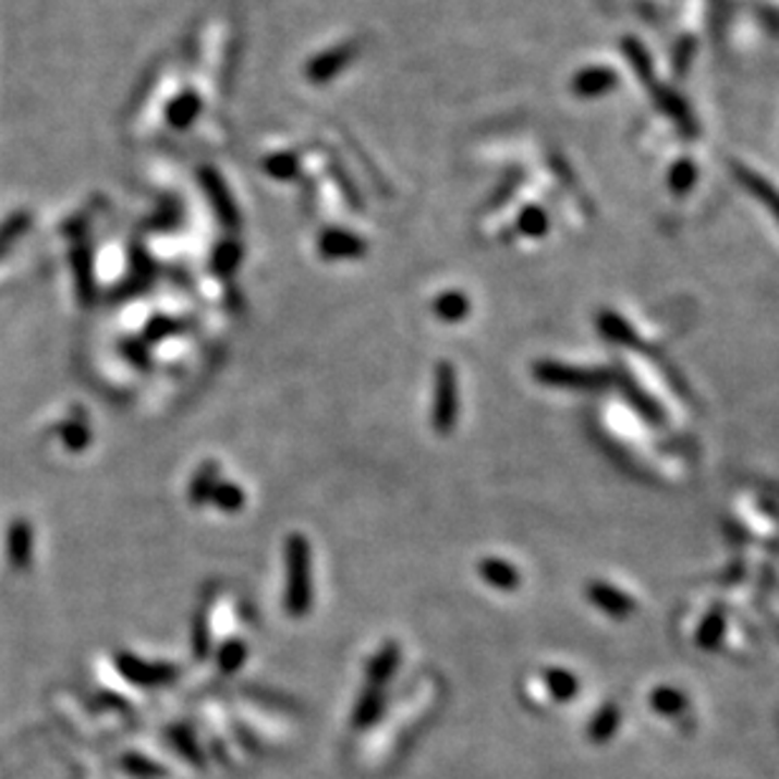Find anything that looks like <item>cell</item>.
Wrapping results in <instances>:
<instances>
[{
    "mask_svg": "<svg viewBox=\"0 0 779 779\" xmlns=\"http://www.w3.org/2000/svg\"><path fill=\"white\" fill-rule=\"evenodd\" d=\"M287 552V597L283 608L291 618H304L312 608V549L302 534H291L283 545Z\"/></svg>",
    "mask_w": 779,
    "mask_h": 779,
    "instance_id": "cell-1",
    "label": "cell"
},
{
    "mask_svg": "<svg viewBox=\"0 0 779 779\" xmlns=\"http://www.w3.org/2000/svg\"><path fill=\"white\" fill-rule=\"evenodd\" d=\"M459 421V380L455 369L448 362H440L436 369V400H433V428L440 436H448Z\"/></svg>",
    "mask_w": 779,
    "mask_h": 779,
    "instance_id": "cell-2",
    "label": "cell"
},
{
    "mask_svg": "<svg viewBox=\"0 0 779 779\" xmlns=\"http://www.w3.org/2000/svg\"><path fill=\"white\" fill-rule=\"evenodd\" d=\"M616 84H618L616 71L602 69V66L585 69V71H580V74L572 78L574 94H577V97H585V99L602 97V94H608Z\"/></svg>",
    "mask_w": 779,
    "mask_h": 779,
    "instance_id": "cell-3",
    "label": "cell"
},
{
    "mask_svg": "<svg viewBox=\"0 0 779 779\" xmlns=\"http://www.w3.org/2000/svg\"><path fill=\"white\" fill-rule=\"evenodd\" d=\"M650 92H653V97H656V105L660 107V112H664L666 117H671V120L681 127L683 135L694 137L696 135L694 117H691L689 107L683 105L681 97H675L671 89H660V86H656V89H650Z\"/></svg>",
    "mask_w": 779,
    "mask_h": 779,
    "instance_id": "cell-4",
    "label": "cell"
},
{
    "mask_svg": "<svg viewBox=\"0 0 779 779\" xmlns=\"http://www.w3.org/2000/svg\"><path fill=\"white\" fill-rule=\"evenodd\" d=\"M737 180L746 187V191L754 195V198L765 203V206L772 210L775 218L779 220V191L772 183H767V180L762 178L759 172H754L750 168H742V165H737Z\"/></svg>",
    "mask_w": 779,
    "mask_h": 779,
    "instance_id": "cell-5",
    "label": "cell"
},
{
    "mask_svg": "<svg viewBox=\"0 0 779 779\" xmlns=\"http://www.w3.org/2000/svg\"><path fill=\"white\" fill-rule=\"evenodd\" d=\"M120 668L127 679L137 681V683H162V681H170L172 673H175L168 666L142 664V660L127 656V653H124V658H120Z\"/></svg>",
    "mask_w": 779,
    "mask_h": 779,
    "instance_id": "cell-6",
    "label": "cell"
},
{
    "mask_svg": "<svg viewBox=\"0 0 779 779\" xmlns=\"http://www.w3.org/2000/svg\"><path fill=\"white\" fill-rule=\"evenodd\" d=\"M478 572L482 577L494 585L496 589H514L519 585V572L516 567H511L509 562L501 560H484L478 564Z\"/></svg>",
    "mask_w": 779,
    "mask_h": 779,
    "instance_id": "cell-7",
    "label": "cell"
},
{
    "mask_svg": "<svg viewBox=\"0 0 779 779\" xmlns=\"http://www.w3.org/2000/svg\"><path fill=\"white\" fill-rule=\"evenodd\" d=\"M623 49H625L628 61H631L633 69H635L637 78H641V82L648 86V92L656 89V76H653V61L648 57V51L643 49V44L635 41V38H625Z\"/></svg>",
    "mask_w": 779,
    "mask_h": 779,
    "instance_id": "cell-8",
    "label": "cell"
},
{
    "mask_svg": "<svg viewBox=\"0 0 779 779\" xmlns=\"http://www.w3.org/2000/svg\"><path fill=\"white\" fill-rule=\"evenodd\" d=\"M400 664V648L395 643L382 645L380 650H377V656L369 660V679L375 683L390 681V675L395 673V668Z\"/></svg>",
    "mask_w": 779,
    "mask_h": 779,
    "instance_id": "cell-9",
    "label": "cell"
},
{
    "mask_svg": "<svg viewBox=\"0 0 779 779\" xmlns=\"http://www.w3.org/2000/svg\"><path fill=\"white\" fill-rule=\"evenodd\" d=\"M468 314V299L459 291H448L436 302V317L443 321H461Z\"/></svg>",
    "mask_w": 779,
    "mask_h": 779,
    "instance_id": "cell-10",
    "label": "cell"
},
{
    "mask_svg": "<svg viewBox=\"0 0 779 779\" xmlns=\"http://www.w3.org/2000/svg\"><path fill=\"white\" fill-rule=\"evenodd\" d=\"M216 486H218V468L212 466V463H208V466H203L193 478L191 501L193 503L210 501V496H212V491H216Z\"/></svg>",
    "mask_w": 779,
    "mask_h": 779,
    "instance_id": "cell-11",
    "label": "cell"
},
{
    "mask_svg": "<svg viewBox=\"0 0 779 779\" xmlns=\"http://www.w3.org/2000/svg\"><path fill=\"white\" fill-rule=\"evenodd\" d=\"M321 251L325 256H360L362 243L350 233H327L321 241Z\"/></svg>",
    "mask_w": 779,
    "mask_h": 779,
    "instance_id": "cell-12",
    "label": "cell"
},
{
    "mask_svg": "<svg viewBox=\"0 0 779 779\" xmlns=\"http://www.w3.org/2000/svg\"><path fill=\"white\" fill-rule=\"evenodd\" d=\"M696 183V165L691 160H679L671 168V175H668V185L675 195H686Z\"/></svg>",
    "mask_w": 779,
    "mask_h": 779,
    "instance_id": "cell-13",
    "label": "cell"
},
{
    "mask_svg": "<svg viewBox=\"0 0 779 779\" xmlns=\"http://www.w3.org/2000/svg\"><path fill=\"white\" fill-rule=\"evenodd\" d=\"M618 723H620L618 708L616 706L602 708V711L597 714V719L593 721V727H589V737H593L595 742H608V739L616 734Z\"/></svg>",
    "mask_w": 779,
    "mask_h": 779,
    "instance_id": "cell-14",
    "label": "cell"
},
{
    "mask_svg": "<svg viewBox=\"0 0 779 779\" xmlns=\"http://www.w3.org/2000/svg\"><path fill=\"white\" fill-rule=\"evenodd\" d=\"M210 501L223 511H239L243 507V491L235 484H218Z\"/></svg>",
    "mask_w": 779,
    "mask_h": 779,
    "instance_id": "cell-15",
    "label": "cell"
},
{
    "mask_svg": "<svg viewBox=\"0 0 779 779\" xmlns=\"http://www.w3.org/2000/svg\"><path fill=\"white\" fill-rule=\"evenodd\" d=\"M547 686L552 689V694L557 698H562V702H567V698H572L574 691H577V683H574L572 673H564V671H549L547 673Z\"/></svg>",
    "mask_w": 779,
    "mask_h": 779,
    "instance_id": "cell-16",
    "label": "cell"
},
{
    "mask_svg": "<svg viewBox=\"0 0 779 779\" xmlns=\"http://www.w3.org/2000/svg\"><path fill=\"white\" fill-rule=\"evenodd\" d=\"M653 706H656L660 714L675 716L683 706H686V702H683V696L679 694V691L664 689V691H656V694H653Z\"/></svg>",
    "mask_w": 779,
    "mask_h": 779,
    "instance_id": "cell-17",
    "label": "cell"
},
{
    "mask_svg": "<svg viewBox=\"0 0 779 779\" xmlns=\"http://www.w3.org/2000/svg\"><path fill=\"white\" fill-rule=\"evenodd\" d=\"M519 226H522V233H526V235H545L549 220L539 208H526L522 212V220H519Z\"/></svg>",
    "mask_w": 779,
    "mask_h": 779,
    "instance_id": "cell-18",
    "label": "cell"
},
{
    "mask_svg": "<svg viewBox=\"0 0 779 779\" xmlns=\"http://www.w3.org/2000/svg\"><path fill=\"white\" fill-rule=\"evenodd\" d=\"M243 656H246V648H243L241 643H228L226 648L220 650V666H223L226 671H233V668L243 664Z\"/></svg>",
    "mask_w": 779,
    "mask_h": 779,
    "instance_id": "cell-19",
    "label": "cell"
},
{
    "mask_svg": "<svg viewBox=\"0 0 779 779\" xmlns=\"http://www.w3.org/2000/svg\"><path fill=\"white\" fill-rule=\"evenodd\" d=\"M377 708H380V696L375 694V691H369V694L362 698V706H360V721H373L375 719V714H377Z\"/></svg>",
    "mask_w": 779,
    "mask_h": 779,
    "instance_id": "cell-20",
    "label": "cell"
},
{
    "mask_svg": "<svg viewBox=\"0 0 779 779\" xmlns=\"http://www.w3.org/2000/svg\"><path fill=\"white\" fill-rule=\"evenodd\" d=\"M691 57H694V44H683L681 49H679V57H675V69H679V74H683V71L689 69V61Z\"/></svg>",
    "mask_w": 779,
    "mask_h": 779,
    "instance_id": "cell-21",
    "label": "cell"
}]
</instances>
